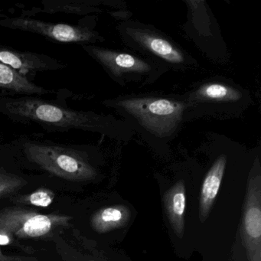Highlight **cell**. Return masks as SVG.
I'll use <instances>...</instances> for the list:
<instances>
[{"label":"cell","instance_id":"cell-1","mask_svg":"<svg viewBox=\"0 0 261 261\" xmlns=\"http://www.w3.org/2000/svg\"><path fill=\"white\" fill-rule=\"evenodd\" d=\"M0 114L14 123L36 124L48 132H105V118L38 96L0 95Z\"/></svg>","mask_w":261,"mask_h":261},{"label":"cell","instance_id":"cell-2","mask_svg":"<svg viewBox=\"0 0 261 261\" xmlns=\"http://www.w3.org/2000/svg\"><path fill=\"white\" fill-rule=\"evenodd\" d=\"M11 144L23 166L39 169L60 179L85 182L93 181L98 175L88 152L82 146L25 135L18 137Z\"/></svg>","mask_w":261,"mask_h":261},{"label":"cell","instance_id":"cell-3","mask_svg":"<svg viewBox=\"0 0 261 261\" xmlns=\"http://www.w3.org/2000/svg\"><path fill=\"white\" fill-rule=\"evenodd\" d=\"M41 212L17 204L0 208V246L35 256V244H53L59 235L73 226L71 215Z\"/></svg>","mask_w":261,"mask_h":261},{"label":"cell","instance_id":"cell-4","mask_svg":"<svg viewBox=\"0 0 261 261\" xmlns=\"http://www.w3.org/2000/svg\"><path fill=\"white\" fill-rule=\"evenodd\" d=\"M119 105L143 127L160 137H168L176 129L185 110L180 102L153 97L126 99Z\"/></svg>","mask_w":261,"mask_h":261},{"label":"cell","instance_id":"cell-5","mask_svg":"<svg viewBox=\"0 0 261 261\" xmlns=\"http://www.w3.org/2000/svg\"><path fill=\"white\" fill-rule=\"evenodd\" d=\"M0 27L40 35L53 42L88 45L100 39L98 34L86 25L54 23L27 16L1 17Z\"/></svg>","mask_w":261,"mask_h":261},{"label":"cell","instance_id":"cell-6","mask_svg":"<svg viewBox=\"0 0 261 261\" xmlns=\"http://www.w3.org/2000/svg\"><path fill=\"white\" fill-rule=\"evenodd\" d=\"M241 235L247 261H261V177L251 175L243 205Z\"/></svg>","mask_w":261,"mask_h":261},{"label":"cell","instance_id":"cell-7","mask_svg":"<svg viewBox=\"0 0 261 261\" xmlns=\"http://www.w3.org/2000/svg\"><path fill=\"white\" fill-rule=\"evenodd\" d=\"M0 62L30 81L33 80L37 73L59 71L68 67L62 61L47 55L18 51L4 46H0Z\"/></svg>","mask_w":261,"mask_h":261},{"label":"cell","instance_id":"cell-8","mask_svg":"<svg viewBox=\"0 0 261 261\" xmlns=\"http://www.w3.org/2000/svg\"><path fill=\"white\" fill-rule=\"evenodd\" d=\"M22 166L11 143L0 145V200H9L30 186Z\"/></svg>","mask_w":261,"mask_h":261},{"label":"cell","instance_id":"cell-9","mask_svg":"<svg viewBox=\"0 0 261 261\" xmlns=\"http://www.w3.org/2000/svg\"><path fill=\"white\" fill-rule=\"evenodd\" d=\"M83 49L110 72L120 75L128 72L145 73L150 70L149 64L134 56L93 45H82Z\"/></svg>","mask_w":261,"mask_h":261},{"label":"cell","instance_id":"cell-10","mask_svg":"<svg viewBox=\"0 0 261 261\" xmlns=\"http://www.w3.org/2000/svg\"><path fill=\"white\" fill-rule=\"evenodd\" d=\"M226 163L227 157L221 155L217 159L210 170L206 174L199 197V220L201 223H204L207 219L218 196L225 171Z\"/></svg>","mask_w":261,"mask_h":261},{"label":"cell","instance_id":"cell-11","mask_svg":"<svg viewBox=\"0 0 261 261\" xmlns=\"http://www.w3.org/2000/svg\"><path fill=\"white\" fill-rule=\"evenodd\" d=\"M166 216L174 233L181 238L185 233V213H186V191L183 180L175 183L168 189L163 197Z\"/></svg>","mask_w":261,"mask_h":261},{"label":"cell","instance_id":"cell-12","mask_svg":"<svg viewBox=\"0 0 261 261\" xmlns=\"http://www.w3.org/2000/svg\"><path fill=\"white\" fill-rule=\"evenodd\" d=\"M0 88L22 96H40L55 94L56 90L46 89L23 77L11 67L0 62Z\"/></svg>","mask_w":261,"mask_h":261},{"label":"cell","instance_id":"cell-13","mask_svg":"<svg viewBox=\"0 0 261 261\" xmlns=\"http://www.w3.org/2000/svg\"><path fill=\"white\" fill-rule=\"evenodd\" d=\"M131 212L124 204H115L96 211L91 218V226L94 231L105 233L126 225Z\"/></svg>","mask_w":261,"mask_h":261},{"label":"cell","instance_id":"cell-14","mask_svg":"<svg viewBox=\"0 0 261 261\" xmlns=\"http://www.w3.org/2000/svg\"><path fill=\"white\" fill-rule=\"evenodd\" d=\"M129 34L142 46L164 60L175 64L184 62L182 53L164 39L140 30H132Z\"/></svg>","mask_w":261,"mask_h":261},{"label":"cell","instance_id":"cell-15","mask_svg":"<svg viewBox=\"0 0 261 261\" xmlns=\"http://www.w3.org/2000/svg\"><path fill=\"white\" fill-rule=\"evenodd\" d=\"M56 199V193L46 187L38 188L30 193L18 194L9 199L12 204L36 207H48Z\"/></svg>","mask_w":261,"mask_h":261},{"label":"cell","instance_id":"cell-16","mask_svg":"<svg viewBox=\"0 0 261 261\" xmlns=\"http://www.w3.org/2000/svg\"><path fill=\"white\" fill-rule=\"evenodd\" d=\"M198 94L207 100H237L241 94L233 88L220 84H209L200 88Z\"/></svg>","mask_w":261,"mask_h":261},{"label":"cell","instance_id":"cell-17","mask_svg":"<svg viewBox=\"0 0 261 261\" xmlns=\"http://www.w3.org/2000/svg\"><path fill=\"white\" fill-rule=\"evenodd\" d=\"M0 261H39L36 256L30 255H14L6 253L0 246Z\"/></svg>","mask_w":261,"mask_h":261}]
</instances>
